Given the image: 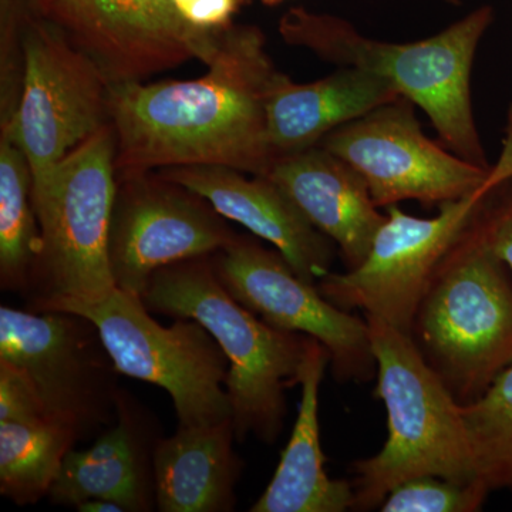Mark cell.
I'll list each match as a JSON object with an SVG mask.
<instances>
[{
    "instance_id": "24",
    "label": "cell",
    "mask_w": 512,
    "mask_h": 512,
    "mask_svg": "<svg viewBox=\"0 0 512 512\" xmlns=\"http://www.w3.org/2000/svg\"><path fill=\"white\" fill-rule=\"evenodd\" d=\"M490 488L480 480L457 483L441 477H417L389 493L382 512H477L483 510Z\"/></svg>"
},
{
    "instance_id": "7",
    "label": "cell",
    "mask_w": 512,
    "mask_h": 512,
    "mask_svg": "<svg viewBox=\"0 0 512 512\" xmlns=\"http://www.w3.org/2000/svg\"><path fill=\"white\" fill-rule=\"evenodd\" d=\"M57 311L92 320L121 376L156 384L170 394L178 426L231 419L224 389L229 360L198 320L178 318L163 326L140 296L117 288L99 301L69 303Z\"/></svg>"
},
{
    "instance_id": "25",
    "label": "cell",
    "mask_w": 512,
    "mask_h": 512,
    "mask_svg": "<svg viewBox=\"0 0 512 512\" xmlns=\"http://www.w3.org/2000/svg\"><path fill=\"white\" fill-rule=\"evenodd\" d=\"M466 231L512 272V175L484 195Z\"/></svg>"
},
{
    "instance_id": "16",
    "label": "cell",
    "mask_w": 512,
    "mask_h": 512,
    "mask_svg": "<svg viewBox=\"0 0 512 512\" xmlns=\"http://www.w3.org/2000/svg\"><path fill=\"white\" fill-rule=\"evenodd\" d=\"M161 437L156 416L123 390L116 423L92 447L67 453L47 498L64 508L101 498L126 512L157 510L154 451Z\"/></svg>"
},
{
    "instance_id": "18",
    "label": "cell",
    "mask_w": 512,
    "mask_h": 512,
    "mask_svg": "<svg viewBox=\"0 0 512 512\" xmlns=\"http://www.w3.org/2000/svg\"><path fill=\"white\" fill-rule=\"evenodd\" d=\"M399 97L389 83L355 67H340L312 83H295L281 73L266 106L269 144L276 157L308 150Z\"/></svg>"
},
{
    "instance_id": "14",
    "label": "cell",
    "mask_w": 512,
    "mask_h": 512,
    "mask_svg": "<svg viewBox=\"0 0 512 512\" xmlns=\"http://www.w3.org/2000/svg\"><path fill=\"white\" fill-rule=\"evenodd\" d=\"M43 6L110 84L143 82L192 59L205 64L227 29L195 28L173 0H50Z\"/></svg>"
},
{
    "instance_id": "3",
    "label": "cell",
    "mask_w": 512,
    "mask_h": 512,
    "mask_svg": "<svg viewBox=\"0 0 512 512\" xmlns=\"http://www.w3.org/2000/svg\"><path fill=\"white\" fill-rule=\"evenodd\" d=\"M151 313L198 320L229 360L225 389L238 443L274 444L285 427L286 390L299 384L309 336L272 328L227 291L211 256L164 266L141 295Z\"/></svg>"
},
{
    "instance_id": "26",
    "label": "cell",
    "mask_w": 512,
    "mask_h": 512,
    "mask_svg": "<svg viewBox=\"0 0 512 512\" xmlns=\"http://www.w3.org/2000/svg\"><path fill=\"white\" fill-rule=\"evenodd\" d=\"M47 419L35 386L19 367L0 360V423Z\"/></svg>"
},
{
    "instance_id": "15",
    "label": "cell",
    "mask_w": 512,
    "mask_h": 512,
    "mask_svg": "<svg viewBox=\"0 0 512 512\" xmlns=\"http://www.w3.org/2000/svg\"><path fill=\"white\" fill-rule=\"evenodd\" d=\"M210 202L225 220L237 222L274 245L303 281L316 285L330 272L333 242L268 177L221 165H188L158 173Z\"/></svg>"
},
{
    "instance_id": "17",
    "label": "cell",
    "mask_w": 512,
    "mask_h": 512,
    "mask_svg": "<svg viewBox=\"0 0 512 512\" xmlns=\"http://www.w3.org/2000/svg\"><path fill=\"white\" fill-rule=\"evenodd\" d=\"M265 177L339 248L346 268H356L366 258L386 215L352 165L316 146L276 157Z\"/></svg>"
},
{
    "instance_id": "10",
    "label": "cell",
    "mask_w": 512,
    "mask_h": 512,
    "mask_svg": "<svg viewBox=\"0 0 512 512\" xmlns=\"http://www.w3.org/2000/svg\"><path fill=\"white\" fill-rule=\"evenodd\" d=\"M0 360L26 373L47 419L69 427L80 441L116 423L121 375L86 316L3 305Z\"/></svg>"
},
{
    "instance_id": "1",
    "label": "cell",
    "mask_w": 512,
    "mask_h": 512,
    "mask_svg": "<svg viewBox=\"0 0 512 512\" xmlns=\"http://www.w3.org/2000/svg\"><path fill=\"white\" fill-rule=\"evenodd\" d=\"M205 66L197 79L110 84L119 177L188 165L269 173L266 106L281 72L261 30L225 29Z\"/></svg>"
},
{
    "instance_id": "23",
    "label": "cell",
    "mask_w": 512,
    "mask_h": 512,
    "mask_svg": "<svg viewBox=\"0 0 512 512\" xmlns=\"http://www.w3.org/2000/svg\"><path fill=\"white\" fill-rule=\"evenodd\" d=\"M461 412L478 480L491 493L512 491V365Z\"/></svg>"
},
{
    "instance_id": "31",
    "label": "cell",
    "mask_w": 512,
    "mask_h": 512,
    "mask_svg": "<svg viewBox=\"0 0 512 512\" xmlns=\"http://www.w3.org/2000/svg\"><path fill=\"white\" fill-rule=\"evenodd\" d=\"M40 2L47 3V2H50V0H40Z\"/></svg>"
},
{
    "instance_id": "12",
    "label": "cell",
    "mask_w": 512,
    "mask_h": 512,
    "mask_svg": "<svg viewBox=\"0 0 512 512\" xmlns=\"http://www.w3.org/2000/svg\"><path fill=\"white\" fill-rule=\"evenodd\" d=\"M211 261L227 291L272 328L319 340L329 350L330 367L338 382L376 379L365 316L359 318L333 305L318 285L303 281L278 251L237 235L211 255Z\"/></svg>"
},
{
    "instance_id": "4",
    "label": "cell",
    "mask_w": 512,
    "mask_h": 512,
    "mask_svg": "<svg viewBox=\"0 0 512 512\" xmlns=\"http://www.w3.org/2000/svg\"><path fill=\"white\" fill-rule=\"evenodd\" d=\"M363 316L377 365L375 396L387 412V440L375 456L353 463L352 510H375L394 488L417 477L478 480L461 404L409 335Z\"/></svg>"
},
{
    "instance_id": "28",
    "label": "cell",
    "mask_w": 512,
    "mask_h": 512,
    "mask_svg": "<svg viewBox=\"0 0 512 512\" xmlns=\"http://www.w3.org/2000/svg\"><path fill=\"white\" fill-rule=\"evenodd\" d=\"M74 510L80 512H126L120 504L110 500H101V498L84 501V503L77 505Z\"/></svg>"
},
{
    "instance_id": "19",
    "label": "cell",
    "mask_w": 512,
    "mask_h": 512,
    "mask_svg": "<svg viewBox=\"0 0 512 512\" xmlns=\"http://www.w3.org/2000/svg\"><path fill=\"white\" fill-rule=\"evenodd\" d=\"M330 365L329 350L309 338L299 377L302 386L298 417L271 483L251 512H343L352 510V481L333 480L325 470L320 447L319 389Z\"/></svg>"
},
{
    "instance_id": "13",
    "label": "cell",
    "mask_w": 512,
    "mask_h": 512,
    "mask_svg": "<svg viewBox=\"0 0 512 512\" xmlns=\"http://www.w3.org/2000/svg\"><path fill=\"white\" fill-rule=\"evenodd\" d=\"M148 174L119 177L109 239L116 288L140 298L158 269L217 254L237 237L210 202Z\"/></svg>"
},
{
    "instance_id": "27",
    "label": "cell",
    "mask_w": 512,
    "mask_h": 512,
    "mask_svg": "<svg viewBox=\"0 0 512 512\" xmlns=\"http://www.w3.org/2000/svg\"><path fill=\"white\" fill-rule=\"evenodd\" d=\"M185 22L195 28L221 30L228 28L239 0H173Z\"/></svg>"
},
{
    "instance_id": "11",
    "label": "cell",
    "mask_w": 512,
    "mask_h": 512,
    "mask_svg": "<svg viewBox=\"0 0 512 512\" xmlns=\"http://www.w3.org/2000/svg\"><path fill=\"white\" fill-rule=\"evenodd\" d=\"M319 146L365 178L379 208L402 201L441 207L483 187L493 171V165L470 163L424 136L406 97L332 131Z\"/></svg>"
},
{
    "instance_id": "29",
    "label": "cell",
    "mask_w": 512,
    "mask_h": 512,
    "mask_svg": "<svg viewBox=\"0 0 512 512\" xmlns=\"http://www.w3.org/2000/svg\"><path fill=\"white\" fill-rule=\"evenodd\" d=\"M444 2L450 3V5H460V0H444Z\"/></svg>"
},
{
    "instance_id": "8",
    "label": "cell",
    "mask_w": 512,
    "mask_h": 512,
    "mask_svg": "<svg viewBox=\"0 0 512 512\" xmlns=\"http://www.w3.org/2000/svg\"><path fill=\"white\" fill-rule=\"evenodd\" d=\"M511 175L512 114L503 151L483 187L441 205L439 214L431 218L413 217L390 205L366 258L356 268L323 276L316 284L319 292L343 311L376 316L410 336L414 315L441 259L484 195Z\"/></svg>"
},
{
    "instance_id": "22",
    "label": "cell",
    "mask_w": 512,
    "mask_h": 512,
    "mask_svg": "<svg viewBox=\"0 0 512 512\" xmlns=\"http://www.w3.org/2000/svg\"><path fill=\"white\" fill-rule=\"evenodd\" d=\"M79 437L49 419L0 423V494L19 507L47 497Z\"/></svg>"
},
{
    "instance_id": "30",
    "label": "cell",
    "mask_w": 512,
    "mask_h": 512,
    "mask_svg": "<svg viewBox=\"0 0 512 512\" xmlns=\"http://www.w3.org/2000/svg\"><path fill=\"white\" fill-rule=\"evenodd\" d=\"M268 5H275V3L281 2V0H265Z\"/></svg>"
},
{
    "instance_id": "21",
    "label": "cell",
    "mask_w": 512,
    "mask_h": 512,
    "mask_svg": "<svg viewBox=\"0 0 512 512\" xmlns=\"http://www.w3.org/2000/svg\"><path fill=\"white\" fill-rule=\"evenodd\" d=\"M28 158L12 140L0 141V288L25 296L42 252Z\"/></svg>"
},
{
    "instance_id": "9",
    "label": "cell",
    "mask_w": 512,
    "mask_h": 512,
    "mask_svg": "<svg viewBox=\"0 0 512 512\" xmlns=\"http://www.w3.org/2000/svg\"><path fill=\"white\" fill-rule=\"evenodd\" d=\"M22 47V90L2 136L28 158L36 201L64 158L110 124V83L53 22L30 20Z\"/></svg>"
},
{
    "instance_id": "6",
    "label": "cell",
    "mask_w": 512,
    "mask_h": 512,
    "mask_svg": "<svg viewBox=\"0 0 512 512\" xmlns=\"http://www.w3.org/2000/svg\"><path fill=\"white\" fill-rule=\"evenodd\" d=\"M116 157L110 123L64 158L35 201L43 245L23 296L26 309L57 311L99 301L116 289L109 256Z\"/></svg>"
},
{
    "instance_id": "2",
    "label": "cell",
    "mask_w": 512,
    "mask_h": 512,
    "mask_svg": "<svg viewBox=\"0 0 512 512\" xmlns=\"http://www.w3.org/2000/svg\"><path fill=\"white\" fill-rule=\"evenodd\" d=\"M493 19V8L484 5L437 35L389 43L362 35L338 16L293 8L282 16L279 33L289 45L311 50L325 62L380 77L429 116L448 150L488 168L474 117L471 72Z\"/></svg>"
},
{
    "instance_id": "5",
    "label": "cell",
    "mask_w": 512,
    "mask_h": 512,
    "mask_svg": "<svg viewBox=\"0 0 512 512\" xmlns=\"http://www.w3.org/2000/svg\"><path fill=\"white\" fill-rule=\"evenodd\" d=\"M410 338L461 406L512 365V272L466 228L431 276Z\"/></svg>"
},
{
    "instance_id": "20",
    "label": "cell",
    "mask_w": 512,
    "mask_h": 512,
    "mask_svg": "<svg viewBox=\"0 0 512 512\" xmlns=\"http://www.w3.org/2000/svg\"><path fill=\"white\" fill-rule=\"evenodd\" d=\"M232 420L208 426H178L154 451L157 510L231 512L244 460L235 451Z\"/></svg>"
}]
</instances>
